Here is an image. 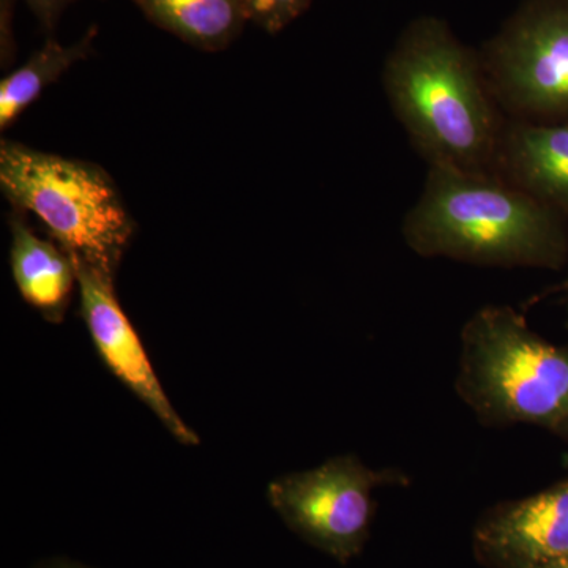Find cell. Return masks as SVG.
<instances>
[{"label": "cell", "instance_id": "1", "mask_svg": "<svg viewBox=\"0 0 568 568\" xmlns=\"http://www.w3.org/2000/svg\"><path fill=\"white\" fill-rule=\"evenodd\" d=\"M396 118L429 166L495 173L503 126L480 55L439 18L407 24L384 67Z\"/></svg>", "mask_w": 568, "mask_h": 568}, {"label": "cell", "instance_id": "2", "mask_svg": "<svg viewBox=\"0 0 568 568\" xmlns=\"http://www.w3.org/2000/svg\"><path fill=\"white\" fill-rule=\"evenodd\" d=\"M403 235L420 256L496 267L560 268L568 254L558 212L499 174L448 166H429Z\"/></svg>", "mask_w": 568, "mask_h": 568}, {"label": "cell", "instance_id": "3", "mask_svg": "<svg viewBox=\"0 0 568 568\" xmlns=\"http://www.w3.org/2000/svg\"><path fill=\"white\" fill-rule=\"evenodd\" d=\"M457 390L484 425H534L568 443V347L510 306H485L463 327Z\"/></svg>", "mask_w": 568, "mask_h": 568}, {"label": "cell", "instance_id": "4", "mask_svg": "<svg viewBox=\"0 0 568 568\" xmlns=\"http://www.w3.org/2000/svg\"><path fill=\"white\" fill-rule=\"evenodd\" d=\"M0 186L18 211L40 220L71 260L115 276L134 220L103 168L3 140Z\"/></svg>", "mask_w": 568, "mask_h": 568}, {"label": "cell", "instance_id": "5", "mask_svg": "<svg viewBox=\"0 0 568 568\" xmlns=\"http://www.w3.org/2000/svg\"><path fill=\"white\" fill-rule=\"evenodd\" d=\"M489 91L521 121L568 119V0H525L485 44Z\"/></svg>", "mask_w": 568, "mask_h": 568}, {"label": "cell", "instance_id": "6", "mask_svg": "<svg viewBox=\"0 0 568 568\" xmlns=\"http://www.w3.org/2000/svg\"><path fill=\"white\" fill-rule=\"evenodd\" d=\"M407 480L394 470L369 469L354 455H342L315 469L287 474L267 488L268 503L295 536L347 564L369 538L377 487Z\"/></svg>", "mask_w": 568, "mask_h": 568}, {"label": "cell", "instance_id": "7", "mask_svg": "<svg viewBox=\"0 0 568 568\" xmlns=\"http://www.w3.org/2000/svg\"><path fill=\"white\" fill-rule=\"evenodd\" d=\"M73 263L80 287L81 316L104 365L155 414L179 443L197 446L200 437L182 420L164 394L148 351L115 297L114 276L78 261Z\"/></svg>", "mask_w": 568, "mask_h": 568}, {"label": "cell", "instance_id": "8", "mask_svg": "<svg viewBox=\"0 0 568 568\" xmlns=\"http://www.w3.org/2000/svg\"><path fill=\"white\" fill-rule=\"evenodd\" d=\"M487 568H536L568 556V477L525 499L489 508L473 536Z\"/></svg>", "mask_w": 568, "mask_h": 568}, {"label": "cell", "instance_id": "9", "mask_svg": "<svg viewBox=\"0 0 568 568\" xmlns=\"http://www.w3.org/2000/svg\"><path fill=\"white\" fill-rule=\"evenodd\" d=\"M495 173L568 216V119L503 126Z\"/></svg>", "mask_w": 568, "mask_h": 568}, {"label": "cell", "instance_id": "10", "mask_svg": "<svg viewBox=\"0 0 568 568\" xmlns=\"http://www.w3.org/2000/svg\"><path fill=\"white\" fill-rule=\"evenodd\" d=\"M10 230L11 275L18 291L44 320L61 323L78 286L73 260L58 242L33 233L20 215L11 219Z\"/></svg>", "mask_w": 568, "mask_h": 568}, {"label": "cell", "instance_id": "11", "mask_svg": "<svg viewBox=\"0 0 568 568\" xmlns=\"http://www.w3.org/2000/svg\"><path fill=\"white\" fill-rule=\"evenodd\" d=\"M159 28L197 50L222 51L246 22V0H132Z\"/></svg>", "mask_w": 568, "mask_h": 568}, {"label": "cell", "instance_id": "12", "mask_svg": "<svg viewBox=\"0 0 568 568\" xmlns=\"http://www.w3.org/2000/svg\"><path fill=\"white\" fill-rule=\"evenodd\" d=\"M97 36L99 28L92 26L73 44H62L50 37L24 65L3 78L0 82V129H9L48 85L58 81L74 63L84 61L93 50Z\"/></svg>", "mask_w": 568, "mask_h": 568}, {"label": "cell", "instance_id": "13", "mask_svg": "<svg viewBox=\"0 0 568 568\" xmlns=\"http://www.w3.org/2000/svg\"><path fill=\"white\" fill-rule=\"evenodd\" d=\"M312 0H246L250 22L268 33H278L297 20Z\"/></svg>", "mask_w": 568, "mask_h": 568}, {"label": "cell", "instance_id": "14", "mask_svg": "<svg viewBox=\"0 0 568 568\" xmlns=\"http://www.w3.org/2000/svg\"><path fill=\"white\" fill-rule=\"evenodd\" d=\"M29 9L36 14L43 31L51 33L61 20L63 11L74 0H26Z\"/></svg>", "mask_w": 568, "mask_h": 568}, {"label": "cell", "instance_id": "15", "mask_svg": "<svg viewBox=\"0 0 568 568\" xmlns=\"http://www.w3.org/2000/svg\"><path fill=\"white\" fill-rule=\"evenodd\" d=\"M36 568H92L84 566V564L74 562V560L70 559H48L40 562Z\"/></svg>", "mask_w": 568, "mask_h": 568}, {"label": "cell", "instance_id": "16", "mask_svg": "<svg viewBox=\"0 0 568 568\" xmlns=\"http://www.w3.org/2000/svg\"><path fill=\"white\" fill-rule=\"evenodd\" d=\"M549 294H568V274L567 278L564 280L562 283H559L558 286L549 287V290L545 291V293L541 295H537V297L532 298V302H530V304H537V302L540 301V298L547 297V295Z\"/></svg>", "mask_w": 568, "mask_h": 568}, {"label": "cell", "instance_id": "17", "mask_svg": "<svg viewBox=\"0 0 568 568\" xmlns=\"http://www.w3.org/2000/svg\"><path fill=\"white\" fill-rule=\"evenodd\" d=\"M536 568H568V556H566V558L551 560V562L541 564V566Z\"/></svg>", "mask_w": 568, "mask_h": 568}]
</instances>
